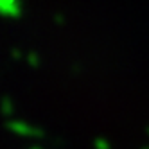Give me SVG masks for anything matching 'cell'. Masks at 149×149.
<instances>
[]
</instances>
